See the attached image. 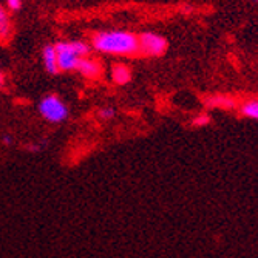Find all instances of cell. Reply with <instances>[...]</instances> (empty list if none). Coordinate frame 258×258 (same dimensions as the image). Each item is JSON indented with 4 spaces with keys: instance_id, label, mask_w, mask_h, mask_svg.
I'll use <instances>...</instances> for the list:
<instances>
[{
    "instance_id": "cell-1",
    "label": "cell",
    "mask_w": 258,
    "mask_h": 258,
    "mask_svg": "<svg viewBox=\"0 0 258 258\" xmlns=\"http://www.w3.org/2000/svg\"><path fill=\"white\" fill-rule=\"evenodd\" d=\"M93 48L104 54L130 56L138 53V36L130 31H101L93 37Z\"/></svg>"
},
{
    "instance_id": "cell-2",
    "label": "cell",
    "mask_w": 258,
    "mask_h": 258,
    "mask_svg": "<svg viewBox=\"0 0 258 258\" xmlns=\"http://www.w3.org/2000/svg\"><path fill=\"white\" fill-rule=\"evenodd\" d=\"M57 53V65L62 72H73L76 70L78 62L88 56L90 46L82 40H72V42H59L54 45Z\"/></svg>"
},
{
    "instance_id": "cell-3",
    "label": "cell",
    "mask_w": 258,
    "mask_h": 258,
    "mask_svg": "<svg viewBox=\"0 0 258 258\" xmlns=\"http://www.w3.org/2000/svg\"><path fill=\"white\" fill-rule=\"evenodd\" d=\"M39 114L50 124H60L68 118V108L65 102L56 95L45 96L37 105Z\"/></svg>"
},
{
    "instance_id": "cell-4",
    "label": "cell",
    "mask_w": 258,
    "mask_h": 258,
    "mask_svg": "<svg viewBox=\"0 0 258 258\" xmlns=\"http://www.w3.org/2000/svg\"><path fill=\"white\" fill-rule=\"evenodd\" d=\"M167 50V40L156 33H143L138 36V53L144 56H161Z\"/></svg>"
},
{
    "instance_id": "cell-5",
    "label": "cell",
    "mask_w": 258,
    "mask_h": 258,
    "mask_svg": "<svg viewBox=\"0 0 258 258\" xmlns=\"http://www.w3.org/2000/svg\"><path fill=\"white\" fill-rule=\"evenodd\" d=\"M76 72L79 75H82L84 78H88V79H95L101 75V65L98 60L91 59L88 56L82 57L78 65H76Z\"/></svg>"
},
{
    "instance_id": "cell-6",
    "label": "cell",
    "mask_w": 258,
    "mask_h": 258,
    "mask_svg": "<svg viewBox=\"0 0 258 258\" xmlns=\"http://www.w3.org/2000/svg\"><path fill=\"white\" fill-rule=\"evenodd\" d=\"M42 59H43L45 70L50 75H56L57 72H60L59 65H57V53H56V46L54 45H46L45 46L43 53H42Z\"/></svg>"
},
{
    "instance_id": "cell-7",
    "label": "cell",
    "mask_w": 258,
    "mask_h": 258,
    "mask_svg": "<svg viewBox=\"0 0 258 258\" xmlns=\"http://www.w3.org/2000/svg\"><path fill=\"white\" fill-rule=\"evenodd\" d=\"M111 78L116 84H119V85H124L127 84L130 79H132V73H130V68L125 67V65H114L111 68Z\"/></svg>"
},
{
    "instance_id": "cell-8",
    "label": "cell",
    "mask_w": 258,
    "mask_h": 258,
    "mask_svg": "<svg viewBox=\"0 0 258 258\" xmlns=\"http://www.w3.org/2000/svg\"><path fill=\"white\" fill-rule=\"evenodd\" d=\"M10 31H11L10 17L7 14V10L0 4V37H8Z\"/></svg>"
},
{
    "instance_id": "cell-9",
    "label": "cell",
    "mask_w": 258,
    "mask_h": 258,
    "mask_svg": "<svg viewBox=\"0 0 258 258\" xmlns=\"http://www.w3.org/2000/svg\"><path fill=\"white\" fill-rule=\"evenodd\" d=\"M243 114L247 116L250 119H256L258 121V101H250V102H246L241 108Z\"/></svg>"
},
{
    "instance_id": "cell-10",
    "label": "cell",
    "mask_w": 258,
    "mask_h": 258,
    "mask_svg": "<svg viewBox=\"0 0 258 258\" xmlns=\"http://www.w3.org/2000/svg\"><path fill=\"white\" fill-rule=\"evenodd\" d=\"M116 114V110L113 107H104L99 110V118L104 119V121H108V119H113Z\"/></svg>"
},
{
    "instance_id": "cell-11",
    "label": "cell",
    "mask_w": 258,
    "mask_h": 258,
    "mask_svg": "<svg viewBox=\"0 0 258 258\" xmlns=\"http://www.w3.org/2000/svg\"><path fill=\"white\" fill-rule=\"evenodd\" d=\"M5 2L11 11H19L22 8V0H5Z\"/></svg>"
},
{
    "instance_id": "cell-12",
    "label": "cell",
    "mask_w": 258,
    "mask_h": 258,
    "mask_svg": "<svg viewBox=\"0 0 258 258\" xmlns=\"http://www.w3.org/2000/svg\"><path fill=\"white\" fill-rule=\"evenodd\" d=\"M210 122V118L207 114H201V116H198V118H195V121H194V124L195 125H200V127H203V125H207Z\"/></svg>"
},
{
    "instance_id": "cell-13",
    "label": "cell",
    "mask_w": 258,
    "mask_h": 258,
    "mask_svg": "<svg viewBox=\"0 0 258 258\" xmlns=\"http://www.w3.org/2000/svg\"><path fill=\"white\" fill-rule=\"evenodd\" d=\"M2 143H4L5 146H11V144H13V138H11L10 135H4V136H2Z\"/></svg>"
},
{
    "instance_id": "cell-14",
    "label": "cell",
    "mask_w": 258,
    "mask_h": 258,
    "mask_svg": "<svg viewBox=\"0 0 258 258\" xmlns=\"http://www.w3.org/2000/svg\"><path fill=\"white\" fill-rule=\"evenodd\" d=\"M42 144H31V146H28V150H31V152H40L42 150Z\"/></svg>"
},
{
    "instance_id": "cell-15",
    "label": "cell",
    "mask_w": 258,
    "mask_h": 258,
    "mask_svg": "<svg viewBox=\"0 0 258 258\" xmlns=\"http://www.w3.org/2000/svg\"><path fill=\"white\" fill-rule=\"evenodd\" d=\"M2 84H4V76L0 75V87H2Z\"/></svg>"
},
{
    "instance_id": "cell-16",
    "label": "cell",
    "mask_w": 258,
    "mask_h": 258,
    "mask_svg": "<svg viewBox=\"0 0 258 258\" xmlns=\"http://www.w3.org/2000/svg\"><path fill=\"white\" fill-rule=\"evenodd\" d=\"M255 2H258V0H255Z\"/></svg>"
}]
</instances>
